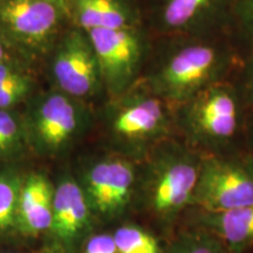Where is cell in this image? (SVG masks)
<instances>
[{
	"mask_svg": "<svg viewBox=\"0 0 253 253\" xmlns=\"http://www.w3.org/2000/svg\"><path fill=\"white\" fill-rule=\"evenodd\" d=\"M168 38L142 84L172 107L226 81L235 67L236 53L218 34Z\"/></svg>",
	"mask_w": 253,
	"mask_h": 253,
	"instance_id": "1",
	"label": "cell"
},
{
	"mask_svg": "<svg viewBox=\"0 0 253 253\" xmlns=\"http://www.w3.org/2000/svg\"><path fill=\"white\" fill-rule=\"evenodd\" d=\"M245 108L238 84H212L172 107L177 137L202 155L224 154L245 132Z\"/></svg>",
	"mask_w": 253,
	"mask_h": 253,
	"instance_id": "2",
	"label": "cell"
},
{
	"mask_svg": "<svg viewBox=\"0 0 253 253\" xmlns=\"http://www.w3.org/2000/svg\"><path fill=\"white\" fill-rule=\"evenodd\" d=\"M113 100L106 110V128L120 147L151 151L162 142L177 137L172 106L144 84H136Z\"/></svg>",
	"mask_w": 253,
	"mask_h": 253,
	"instance_id": "3",
	"label": "cell"
},
{
	"mask_svg": "<svg viewBox=\"0 0 253 253\" xmlns=\"http://www.w3.org/2000/svg\"><path fill=\"white\" fill-rule=\"evenodd\" d=\"M150 153L145 199L157 216L171 219L192 205L203 155L178 137L162 142Z\"/></svg>",
	"mask_w": 253,
	"mask_h": 253,
	"instance_id": "4",
	"label": "cell"
},
{
	"mask_svg": "<svg viewBox=\"0 0 253 253\" xmlns=\"http://www.w3.org/2000/svg\"><path fill=\"white\" fill-rule=\"evenodd\" d=\"M253 204V153L203 155L192 205L217 213Z\"/></svg>",
	"mask_w": 253,
	"mask_h": 253,
	"instance_id": "5",
	"label": "cell"
},
{
	"mask_svg": "<svg viewBox=\"0 0 253 253\" xmlns=\"http://www.w3.org/2000/svg\"><path fill=\"white\" fill-rule=\"evenodd\" d=\"M86 33L96 55L104 89L116 97L135 86L145 53L140 26Z\"/></svg>",
	"mask_w": 253,
	"mask_h": 253,
	"instance_id": "6",
	"label": "cell"
},
{
	"mask_svg": "<svg viewBox=\"0 0 253 253\" xmlns=\"http://www.w3.org/2000/svg\"><path fill=\"white\" fill-rule=\"evenodd\" d=\"M236 0H153L154 26L166 37L218 34L231 25Z\"/></svg>",
	"mask_w": 253,
	"mask_h": 253,
	"instance_id": "7",
	"label": "cell"
},
{
	"mask_svg": "<svg viewBox=\"0 0 253 253\" xmlns=\"http://www.w3.org/2000/svg\"><path fill=\"white\" fill-rule=\"evenodd\" d=\"M52 73L62 93L75 99L91 96L103 87L96 55L84 31H73L61 41Z\"/></svg>",
	"mask_w": 253,
	"mask_h": 253,
	"instance_id": "8",
	"label": "cell"
},
{
	"mask_svg": "<svg viewBox=\"0 0 253 253\" xmlns=\"http://www.w3.org/2000/svg\"><path fill=\"white\" fill-rule=\"evenodd\" d=\"M137 173L126 157H104L91 164L84 177V194L90 209L104 217H115L130 202Z\"/></svg>",
	"mask_w": 253,
	"mask_h": 253,
	"instance_id": "9",
	"label": "cell"
},
{
	"mask_svg": "<svg viewBox=\"0 0 253 253\" xmlns=\"http://www.w3.org/2000/svg\"><path fill=\"white\" fill-rule=\"evenodd\" d=\"M86 122L84 107L63 93L49 94L36 106L27 135L45 150H58L82 130Z\"/></svg>",
	"mask_w": 253,
	"mask_h": 253,
	"instance_id": "10",
	"label": "cell"
},
{
	"mask_svg": "<svg viewBox=\"0 0 253 253\" xmlns=\"http://www.w3.org/2000/svg\"><path fill=\"white\" fill-rule=\"evenodd\" d=\"M68 12L50 0H0V24L26 45L45 42Z\"/></svg>",
	"mask_w": 253,
	"mask_h": 253,
	"instance_id": "11",
	"label": "cell"
},
{
	"mask_svg": "<svg viewBox=\"0 0 253 253\" xmlns=\"http://www.w3.org/2000/svg\"><path fill=\"white\" fill-rule=\"evenodd\" d=\"M90 205L84 189L73 179L59 183L53 196L50 230L65 244L74 242L89 223Z\"/></svg>",
	"mask_w": 253,
	"mask_h": 253,
	"instance_id": "12",
	"label": "cell"
},
{
	"mask_svg": "<svg viewBox=\"0 0 253 253\" xmlns=\"http://www.w3.org/2000/svg\"><path fill=\"white\" fill-rule=\"evenodd\" d=\"M72 8L84 32L140 26L134 0H72Z\"/></svg>",
	"mask_w": 253,
	"mask_h": 253,
	"instance_id": "13",
	"label": "cell"
},
{
	"mask_svg": "<svg viewBox=\"0 0 253 253\" xmlns=\"http://www.w3.org/2000/svg\"><path fill=\"white\" fill-rule=\"evenodd\" d=\"M52 185L45 176L33 173L23 182L17 224L25 233H40L52 226Z\"/></svg>",
	"mask_w": 253,
	"mask_h": 253,
	"instance_id": "14",
	"label": "cell"
},
{
	"mask_svg": "<svg viewBox=\"0 0 253 253\" xmlns=\"http://www.w3.org/2000/svg\"><path fill=\"white\" fill-rule=\"evenodd\" d=\"M204 214L205 224L233 251H240L253 244V204Z\"/></svg>",
	"mask_w": 253,
	"mask_h": 253,
	"instance_id": "15",
	"label": "cell"
},
{
	"mask_svg": "<svg viewBox=\"0 0 253 253\" xmlns=\"http://www.w3.org/2000/svg\"><path fill=\"white\" fill-rule=\"evenodd\" d=\"M21 178L11 172H0V231L13 227L18 221Z\"/></svg>",
	"mask_w": 253,
	"mask_h": 253,
	"instance_id": "16",
	"label": "cell"
},
{
	"mask_svg": "<svg viewBox=\"0 0 253 253\" xmlns=\"http://www.w3.org/2000/svg\"><path fill=\"white\" fill-rule=\"evenodd\" d=\"M27 137L26 125L11 109L0 110V157L8 156L21 148Z\"/></svg>",
	"mask_w": 253,
	"mask_h": 253,
	"instance_id": "17",
	"label": "cell"
},
{
	"mask_svg": "<svg viewBox=\"0 0 253 253\" xmlns=\"http://www.w3.org/2000/svg\"><path fill=\"white\" fill-rule=\"evenodd\" d=\"M118 253H160L157 240L136 226H122L114 233Z\"/></svg>",
	"mask_w": 253,
	"mask_h": 253,
	"instance_id": "18",
	"label": "cell"
},
{
	"mask_svg": "<svg viewBox=\"0 0 253 253\" xmlns=\"http://www.w3.org/2000/svg\"><path fill=\"white\" fill-rule=\"evenodd\" d=\"M231 25H235L253 50V0H236Z\"/></svg>",
	"mask_w": 253,
	"mask_h": 253,
	"instance_id": "19",
	"label": "cell"
},
{
	"mask_svg": "<svg viewBox=\"0 0 253 253\" xmlns=\"http://www.w3.org/2000/svg\"><path fill=\"white\" fill-rule=\"evenodd\" d=\"M32 81L28 75L0 88V110L11 109L30 93Z\"/></svg>",
	"mask_w": 253,
	"mask_h": 253,
	"instance_id": "20",
	"label": "cell"
},
{
	"mask_svg": "<svg viewBox=\"0 0 253 253\" xmlns=\"http://www.w3.org/2000/svg\"><path fill=\"white\" fill-rule=\"evenodd\" d=\"M238 87L248 109L253 110V50L243 61Z\"/></svg>",
	"mask_w": 253,
	"mask_h": 253,
	"instance_id": "21",
	"label": "cell"
},
{
	"mask_svg": "<svg viewBox=\"0 0 253 253\" xmlns=\"http://www.w3.org/2000/svg\"><path fill=\"white\" fill-rule=\"evenodd\" d=\"M84 253H118L113 236L99 235L88 240Z\"/></svg>",
	"mask_w": 253,
	"mask_h": 253,
	"instance_id": "22",
	"label": "cell"
},
{
	"mask_svg": "<svg viewBox=\"0 0 253 253\" xmlns=\"http://www.w3.org/2000/svg\"><path fill=\"white\" fill-rule=\"evenodd\" d=\"M173 253H216V251L202 240L189 239L179 243Z\"/></svg>",
	"mask_w": 253,
	"mask_h": 253,
	"instance_id": "23",
	"label": "cell"
},
{
	"mask_svg": "<svg viewBox=\"0 0 253 253\" xmlns=\"http://www.w3.org/2000/svg\"><path fill=\"white\" fill-rule=\"evenodd\" d=\"M244 136L246 137V140L249 141L250 145H251V149L253 153V110L250 109L248 112V115H246Z\"/></svg>",
	"mask_w": 253,
	"mask_h": 253,
	"instance_id": "24",
	"label": "cell"
},
{
	"mask_svg": "<svg viewBox=\"0 0 253 253\" xmlns=\"http://www.w3.org/2000/svg\"><path fill=\"white\" fill-rule=\"evenodd\" d=\"M50 1H54V2H58V4L62 5L63 7H66L68 9L72 8V0H50Z\"/></svg>",
	"mask_w": 253,
	"mask_h": 253,
	"instance_id": "25",
	"label": "cell"
},
{
	"mask_svg": "<svg viewBox=\"0 0 253 253\" xmlns=\"http://www.w3.org/2000/svg\"><path fill=\"white\" fill-rule=\"evenodd\" d=\"M5 60V47L2 40L0 39V62H2Z\"/></svg>",
	"mask_w": 253,
	"mask_h": 253,
	"instance_id": "26",
	"label": "cell"
}]
</instances>
